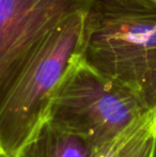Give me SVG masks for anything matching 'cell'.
<instances>
[{"label":"cell","mask_w":156,"mask_h":157,"mask_svg":"<svg viewBox=\"0 0 156 157\" xmlns=\"http://www.w3.org/2000/svg\"><path fill=\"white\" fill-rule=\"evenodd\" d=\"M80 55L155 108L156 0H92Z\"/></svg>","instance_id":"cell-1"},{"label":"cell","mask_w":156,"mask_h":157,"mask_svg":"<svg viewBox=\"0 0 156 157\" xmlns=\"http://www.w3.org/2000/svg\"><path fill=\"white\" fill-rule=\"evenodd\" d=\"M86 14L52 30L0 94V144L6 156L17 157L43 122L51 92L80 52Z\"/></svg>","instance_id":"cell-2"},{"label":"cell","mask_w":156,"mask_h":157,"mask_svg":"<svg viewBox=\"0 0 156 157\" xmlns=\"http://www.w3.org/2000/svg\"><path fill=\"white\" fill-rule=\"evenodd\" d=\"M148 110L131 90L98 72L79 52L51 92L44 120L98 149Z\"/></svg>","instance_id":"cell-3"},{"label":"cell","mask_w":156,"mask_h":157,"mask_svg":"<svg viewBox=\"0 0 156 157\" xmlns=\"http://www.w3.org/2000/svg\"><path fill=\"white\" fill-rule=\"evenodd\" d=\"M92 0H0V94L45 37Z\"/></svg>","instance_id":"cell-4"},{"label":"cell","mask_w":156,"mask_h":157,"mask_svg":"<svg viewBox=\"0 0 156 157\" xmlns=\"http://www.w3.org/2000/svg\"><path fill=\"white\" fill-rule=\"evenodd\" d=\"M95 151L83 137L44 120L17 157H93Z\"/></svg>","instance_id":"cell-5"},{"label":"cell","mask_w":156,"mask_h":157,"mask_svg":"<svg viewBox=\"0 0 156 157\" xmlns=\"http://www.w3.org/2000/svg\"><path fill=\"white\" fill-rule=\"evenodd\" d=\"M93 157H156V107L96 149Z\"/></svg>","instance_id":"cell-6"},{"label":"cell","mask_w":156,"mask_h":157,"mask_svg":"<svg viewBox=\"0 0 156 157\" xmlns=\"http://www.w3.org/2000/svg\"><path fill=\"white\" fill-rule=\"evenodd\" d=\"M2 156H4V153H3V150H2V147H1V144H0V157H2Z\"/></svg>","instance_id":"cell-7"},{"label":"cell","mask_w":156,"mask_h":157,"mask_svg":"<svg viewBox=\"0 0 156 157\" xmlns=\"http://www.w3.org/2000/svg\"><path fill=\"white\" fill-rule=\"evenodd\" d=\"M2 157H8V156H6V155H4V156H2Z\"/></svg>","instance_id":"cell-8"}]
</instances>
